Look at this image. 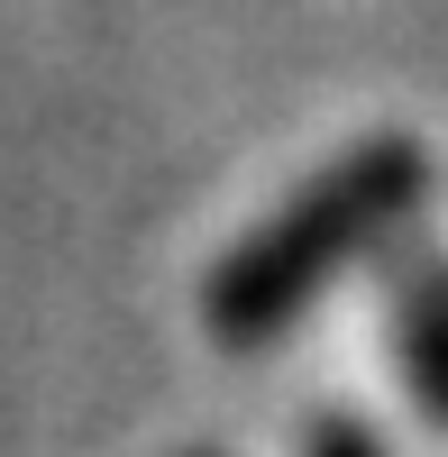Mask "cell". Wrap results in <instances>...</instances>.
<instances>
[{"instance_id": "cell-4", "label": "cell", "mask_w": 448, "mask_h": 457, "mask_svg": "<svg viewBox=\"0 0 448 457\" xmlns=\"http://www.w3.org/2000/svg\"><path fill=\"white\" fill-rule=\"evenodd\" d=\"M183 457H220V448H183Z\"/></svg>"}, {"instance_id": "cell-1", "label": "cell", "mask_w": 448, "mask_h": 457, "mask_svg": "<svg viewBox=\"0 0 448 457\" xmlns=\"http://www.w3.org/2000/svg\"><path fill=\"white\" fill-rule=\"evenodd\" d=\"M430 193V156L412 137H366L348 156H329L275 220H256L247 238L211 265L202 320L220 348H275V338L311 312V302L348 275L357 256H376Z\"/></svg>"}, {"instance_id": "cell-3", "label": "cell", "mask_w": 448, "mask_h": 457, "mask_svg": "<svg viewBox=\"0 0 448 457\" xmlns=\"http://www.w3.org/2000/svg\"><path fill=\"white\" fill-rule=\"evenodd\" d=\"M311 457H385V448H376L366 421H320V430H311Z\"/></svg>"}, {"instance_id": "cell-2", "label": "cell", "mask_w": 448, "mask_h": 457, "mask_svg": "<svg viewBox=\"0 0 448 457\" xmlns=\"http://www.w3.org/2000/svg\"><path fill=\"white\" fill-rule=\"evenodd\" d=\"M394 366L412 403L448 430V256H412L394 275Z\"/></svg>"}]
</instances>
